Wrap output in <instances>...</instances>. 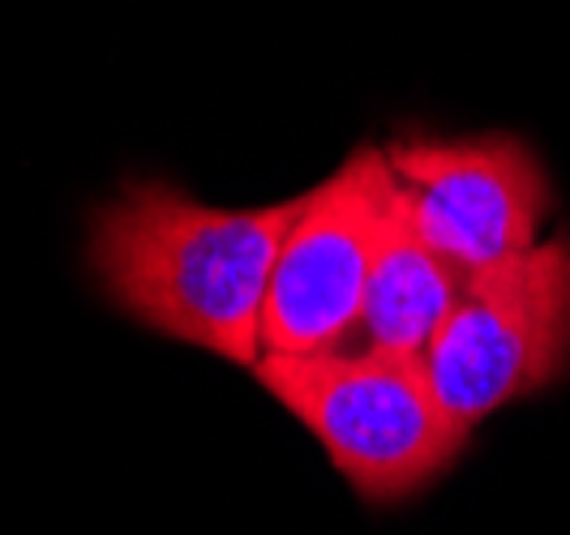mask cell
I'll list each match as a JSON object with an SVG mask.
<instances>
[{
    "label": "cell",
    "instance_id": "1",
    "mask_svg": "<svg viewBox=\"0 0 570 535\" xmlns=\"http://www.w3.org/2000/svg\"><path fill=\"white\" fill-rule=\"evenodd\" d=\"M301 194L275 206H206L168 180H129L90 210L86 266L138 326L254 373L262 313Z\"/></svg>",
    "mask_w": 570,
    "mask_h": 535
},
{
    "label": "cell",
    "instance_id": "2",
    "mask_svg": "<svg viewBox=\"0 0 570 535\" xmlns=\"http://www.w3.org/2000/svg\"><path fill=\"white\" fill-rule=\"evenodd\" d=\"M254 377L314 433L331 467L370 506H395L425 493L455 467L472 437L438 403L421 356L365 343L314 356L266 351Z\"/></svg>",
    "mask_w": 570,
    "mask_h": 535
},
{
    "label": "cell",
    "instance_id": "3",
    "mask_svg": "<svg viewBox=\"0 0 570 535\" xmlns=\"http://www.w3.org/2000/svg\"><path fill=\"white\" fill-rule=\"evenodd\" d=\"M421 360L438 403L468 433L507 403L562 382L570 373L567 236L468 275Z\"/></svg>",
    "mask_w": 570,
    "mask_h": 535
},
{
    "label": "cell",
    "instance_id": "4",
    "mask_svg": "<svg viewBox=\"0 0 570 535\" xmlns=\"http://www.w3.org/2000/svg\"><path fill=\"white\" fill-rule=\"evenodd\" d=\"M400 180L382 146H361L317 189L284 236L262 313V356H314L356 343L377 249L400 210Z\"/></svg>",
    "mask_w": 570,
    "mask_h": 535
},
{
    "label": "cell",
    "instance_id": "5",
    "mask_svg": "<svg viewBox=\"0 0 570 535\" xmlns=\"http://www.w3.org/2000/svg\"><path fill=\"white\" fill-rule=\"evenodd\" d=\"M382 150L416 231L463 275L541 245L553 194L528 141L511 133H403Z\"/></svg>",
    "mask_w": 570,
    "mask_h": 535
},
{
    "label": "cell",
    "instance_id": "6",
    "mask_svg": "<svg viewBox=\"0 0 570 535\" xmlns=\"http://www.w3.org/2000/svg\"><path fill=\"white\" fill-rule=\"evenodd\" d=\"M463 283L468 275L416 231L407 201L400 198V210L370 270L356 343L400 356H425L429 338L442 330V321L459 305Z\"/></svg>",
    "mask_w": 570,
    "mask_h": 535
}]
</instances>
